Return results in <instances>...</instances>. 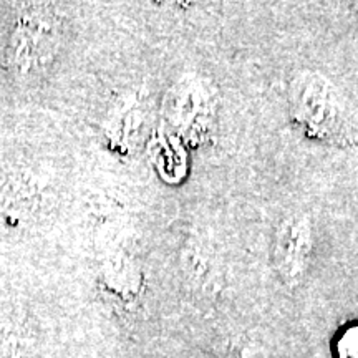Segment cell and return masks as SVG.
Wrapping results in <instances>:
<instances>
[{"mask_svg": "<svg viewBox=\"0 0 358 358\" xmlns=\"http://www.w3.org/2000/svg\"><path fill=\"white\" fill-rule=\"evenodd\" d=\"M312 222L307 216H290L280 222L275 232L272 261L282 282L295 287L307 275L312 261Z\"/></svg>", "mask_w": 358, "mask_h": 358, "instance_id": "3", "label": "cell"}, {"mask_svg": "<svg viewBox=\"0 0 358 358\" xmlns=\"http://www.w3.org/2000/svg\"><path fill=\"white\" fill-rule=\"evenodd\" d=\"M166 116L187 141H204L216 123V101L203 82L185 78L168 93Z\"/></svg>", "mask_w": 358, "mask_h": 358, "instance_id": "2", "label": "cell"}, {"mask_svg": "<svg viewBox=\"0 0 358 358\" xmlns=\"http://www.w3.org/2000/svg\"><path fill=\"white\" fill-rule=\"evenodd\" d=\"M338 358H358V325H353L342 334L337 345Z\"/></svg>", "mask_w": 358, "mask_h": 358, "instance_id": "4", "label": "cell"}, {"mask_svg": "<svg viewBox=\"0 0 358 358\" xmlns=\"http://www.w3.org/2000/svg\"><path fill=\"white\" fill-rule=\"evenodd\" d=\"M294 120L313 138L337 140L343 131L342 111L332 85L320 75L303 71L289 87Z\"/></svg>", "mask_w": 358, "mask_h": 358, "instance_id": "1", "label": "cell"}]
</instances>
